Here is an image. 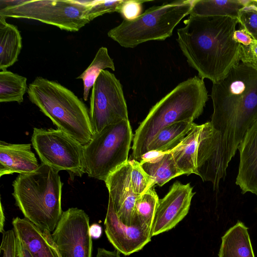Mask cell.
Masks as SVG:
<instances>
[{"label": "cell", "mask_w": 257, "mask_h": 257, "mask_svg": "<svg viewBox=\"0 0 257 257\" xmlns=\"http://www.w3.org/2000/svg\"><path fill=\"white\" fill-rule=\"evenodd\" d=\"M146 1L124 0L119 13L124 20H131L137 18L142 13V5Z\"/></svg>", "instance_id": "30"}, {"label": "cell", "mask_w": 257, "mask_h": 257, "mask_svg": "<svg viewBox=\"0 0 257 257\" xmlns=\"http://www.w3.org/2000/svg\"><path fill=\"white\" fill-rule=\"evenodd\" d=\"M254 8L256 11H257V5L256 4L254 5Z\"/></svg>", "instance_id": "36"}, {"label": "cell", "mask_w": 257, "mask_h": 257, "mask_svg": "<svg viewBox=\"0 0 257 257\" xmlns=\"http://www.w3.org/2000/svg\"><path fill=\"white\" fill-rule=\"evenodd\" d=\"M0 211V232L2 233L4 230V225L5 222V216L2 202H1Z\"/></svg>", "instance_id": "35"}, {"label": "cell", "mask_w": 257, "mask_h": 257, "mask_svg": "<svg viewBox=\"0 0 257 257\" xmlns=\"http://www.w3.org/2000/svg\"><path fill=\"white\" fill-rule=\"evenodd\" d=\"M12 225L16 234L25 244L33 257H60L53 241L51 232H43L25 217L14 218Z\"/></svg>", "instance_id": "15"}, {"label": "cell", "mask_w": 257, "mask_h": 257, "mask_svg": "<svg viewBox=\"0 0 257 257\" xmlns=\"http://www.w3.org/2000/svg\"><path fill=\"white\" fill-rule=\"evenodd\" d=\"M0 16L33 19L70 32L89 23L87 14L94 1H1Z\"/></svg>", "instance_id": "7"}, {"label": "cell", "mask_w": 257, "mask_h": 257, "mask_svg": "<svg viewBox=\"0 0 257 257\" xmlns=\"http://www.w3.org/2000/svg\"><path fill=\"white\" fill-rule=\"evenodd\" d=\"M252 4L241 9L237 20L242 28L245 29L255 40H257V11Z\"/></svg>", "instance_id": "27"}, {"label": "cell", "mask_w": 257, "mask_h": 257, "mask_svg": "<svg viewBox=\"0 0 257 257\" xmlns=\"http://www.w3.org/2000/svg\"><path fill=\"white\" fill-rule=\"evenodd\" d=\"M140 164L155 185L159 186H162L175 177L184 175L177 167L171 152L142 159Z\"/></svg>", "instance_id": "19"}, {"label": "cell", "mask_w": 257, "mask_h": 257, "mask_svg": "<svg viewBox=\"0 0 257 257\" xmlns=\"http://www.w3.org/2000/svg\"><path fill=\"white\" fill-rule=\"evenodd\" d=\"M12 185L15 204L24 217L43 232H53L63 212L58 172L41 163L35 171L19 174Z\"/></svg>", "instance_id": "3"}, {"label": "cell", "mask_w": 257, "mask_h": 257, "mask_svg": "<svg viewBox=\"0 0 257 257\" xmlns=\"http://www.w3.org/2000/svg\"><path fill=\"white\" fill-rule=\"evenodd\" d=\"M131 169L128 161L111 173L104 182L119 221L125 225L140 226L134 218L135 205L140 195L132 188Z\"/></svg>", "instance_id": "13"}, {"label": "cell", "mask_w": 257, "mask_h": 257, "mask_svg": "<svg viewBox=\"0 0 257 257\" xmlns=\"http://www.w3.org/2000/svg\"><path fill=\"white\" fill-rule=\"evenodd\" d=\"M193 1L178 0L154 6L136 19L123 20L110 29L107 35L126 48H133L150 41H164L174 28L190 15Z\"/></svg>", "instance_id": "5"}, {"label": "cell", "mask_w": 257, "mask_h": 257, "mask_svg": "<svg viewBox=\"0 0 257 257\" xmlns=\"http://www.w3.org/2000/svg\"><path fill=\"white\" fill-rule=\"evenodd\" d=\"M27 78L6 70L0 72V102H17L24 100L27 91Z\"/></svg>", "instance_id": "23"}, {"label": "cell", "mask_w": 257, "mask_h": 257, "mask_svg": "<svg viewBox=\"0 0 257 257\" xmlns=\"http://www.w3.org/2000/svg\"><path fill=\"white\" fill-rule=\"evenodd\" d=\"M89 218L82 209L69 208L62 212L51 233L60 257H92Z\"/></svg>", "instance_id": "10"}, {"label": "cell", "mask_w": 257, "mask_h": 257, "mask_svg": "<svg viewBox=\"0 0 257 257\" xmlns=\"http://www.w3.org/2000/svg\"><path fill=\"white\" fill-rule=\"evenodd\" d=\"M37 159L30 144L0 142V176L15 173L27 174L36 170Z\"/></svg>", "instance_id": "16"}, {"label": "cell", "mask_w": 257, "mask_h": 257, "mask_svg": "<svg viewBox=\"0 0 257 257\" xmlns=\"http://www.w3.org/2000/svg\"><path fill=\"white\" fill-rule=\"evenodd\" d=\"M2 233L0 250L2 257H19L17 239L14 229L4 230Z\"/></svg>", "instance_id": "29"}, {"label": "cell", "mask_w": 257, "mask_h": 257, "mask_svg": "<svg viewBox=\"0 0 257 257\" xmlns=\"http://www.w3.org/2000/svg\"><path fill=\"white\" fill-rule=\"evenodd\" d=\"M195 192L190 183L175 182L159 199L151 228L152 237L172 229L188 214Z\"/></svg>", "instance_id": "11"}, {"label": "cell", "mask_w": 257, "mask_h": 257, "mask_svg": "<svg viewBox=\"0 0 257 257\" xmlns=\"http://www.w3.org/2000/svg\"><path fill=\"white\" fill-rule=\"evenodd\" d=\"M90 234L92 238L98 239L102 234L101 226L97 223H93L90 226Z\"/></svg>", "instance_id": "34"}, {"label": "cell", "mask_w": 257, "mask_h": 257, "mask_svg": "<svg viewBox=\"0 0 257 257\" xmlns=\"http://www.w3.org/2000/svg\"><path fill=\"white\" fill-rule=\"evenodd\" d=\"M33 147L42 163L55 171H66L72 176L85 173L83 145L59 129L35 127Z\"/></svg>", "instance_id": "8"}, {"label": "cell", "mask_w": 257, "mask_h": 257, "mask_svg": "<svg viewBox=\"0 0 257 257\" xmlns=\"http://www.w3.org/2000/svg\"><path fill=\"white\" fill-rule=\"evenodd\" d=\"M30 101L59 129L82 145L94 135L87 107L72 91L61 84L41 76L29 84Z\"/></svg>", "instance_id": "4"}, {"label": "cell", "mask_w": 257, "mask_h": 257, "mask_svg": "<svg viewBox=\"0 0 257 257\" xmlns=\"http://www.w3.org/2000/svg\"><path fill=\"white\" fill-rule=\"evenodd\" d=\"M208 100L205 83L199 76L178 84L151 108L137 129L133 139V159L139 161L148 154L150 143L164 127L198 118Z\"/></svg>", "instance_id": "2"}, {"label": "cell", "mask_w": 257, "mask_h": 257, "mask_svg": "<svg viewBox=\"0 0 257 257\" xmlns=\"http://www.w3.org/2000/svg\"><path fill=\"white\" fill-rule=\"evenodd\" d=\"M248 227L240 221L221 237L218 257H255Z\"/></svg>", "instance_id": "17"}, {"label": "cell", "mask_w": 257, "mask_h": 257, "mask_svg": "<svg viewBox=\"0 0 257 257\" xmlns=\"http://www.w3.org/2000/svg\"><path fill=\"white\" fill-rule=\"evenodd\" d=\"M159 199L154 186L139 196L134 214L136 222L139 226L151 230Z\"/></svg>", "instance_id": "25"}, {"label": "cell", "mask_w": 257, "mask_h": 257, "mask_svg": "<svg viewBox=\"0 0 257 257\" xmlns=\"http://www.w3.org/2000/svg\"><path fill=\"white\" fill-rule=\"evenodd\" d=\"M240 61L249 64L257 69V40L248 46L241 45Z\"/></svg>", "instance_id": "31"}, {"label": "cell", "mask_w": 257, "mask_h": 257, "mask_svg": "<svg viewBox=\"0 0 257 257\" xmlns=\"http://www.w3.org/2000/svg\"><path fill=\"white\" fill-rule=\"evenodd\" d=\"M238 150L239 164L235 184L241 193L257 195V119L248 130Z\"/></svg>", "instance_id": "14"}, {"label": "cell", "mask_w": 257, "mask_h": 257, "mask_svg": "<svg viewBox=\"0 0 257 257\" xmlns=\"http://www.w3.org/2000/svg\"><path fill=\"white\" fill-rule=\"evenodd\" d=\"M194 124L193 121H184L164 127L150 143L148 153L171 151L181 142Z\"/></svg>", "instance_id": "21"}, {"label": "cell", "mask_w": 257, "mask_h": 257, "mask_svg": "<svg viewBox=\"0 0 257 257\" xmlns=\"http://www.w3.org/2000/svg\"><path fill=\"white\" fill-rule=\"evenodd\" d=\"M130 162L132 186L135 193L140 195L155 185L152 178L142 169L138 161L132 159Z\"/></svg>", "instance_id": "26"}, {"label": "cell", "mask_w": 257, "mask_h": 257, "mask_svg": "<svg viewBox=\"0 0 257 257\" xmlns=\"http://www.w3.org/2000/svg\"><path fill=\"white\" fill-rule=\"evenodd\" d=\"M110 68L115 70L113 59L109 56L106 47H101L97 51L90 65L77 79H81L83 84V99L87 101L90 90L102 70Z\"/></svg>", "instance_id": "24"}, {"label": "cell", "mask_w": 257, "mask_h": 257, "mask_svg": "<svg viewBox=\"0 0 257 257\" xmlns=\"http://www.w3.org/2000/svg\"><path fill=\"white\" fill-rule=\"evenodd\" d=\"M203 125L194 124L181 142L171 152L178 168L189 175L196 173L198 149Z\"/></svg>", "instance_id": "18"}, {"label": "cell", "mask_w": 257, "mask_h": 257, "mask_svg": "<svg viewBox=\"0 0 257 257\" xmlns=\"http://www.w3.org/2000/svg\"><path fill=\"white\" fill-rule=\"evenodd\" d=\"M124 1H94L93 4L87 12V16L89 21L90 22L96 17L106 13H119Z\"/></svg>", "instance_id": "28"}, {"label": "cell", "mask_w": 257, "mask_h": 257, "mask_svg": "<svg viewBox=\"0 0 257 257\" xmlns=\"http://www.w3.org/2000/svg\"><path fill=\"white\" fill-rule=\"evenodd\" d=\"M244 7L239 0L193 1L190 15L200 17H230L237 18Z\"/></svg>", "instance_id": "22"}, {"label": "cell", "mask_w": 257, "mask_h": 257, "mask_svg": "<svg viewBox=\"0 0 257 257\" xmlns=\"http://www.w3.org/2000/svg\"><path fill=\"white\" fill-rule=\"evenodd\" d=\"M133 133L128 120L108 125L83 146L85 173L105 181L127 159Z\"/></svg>", "instance_id": "6"}, {"label": "cell", "mask_w": 257, "mask_h": 257, "mask_svg": "<svg viewBox=\"0 0 257 257\" xmlns=\"http://www.w3.org/2000/svg\"><path fill=\"white\" fill-rule=\"evenodd\" d=\"M104 225L108 241L116 250L125 255L140 251L151 241V229L125 225L119 221L109 197Z\"/></svg>", "instance_id": "12"}, {"label": "cell", "mask_w": 257, "mask_h": 257, "mask_svg": "<svg viewBox=\"0 0 257 257\" xmlns=\"http://www.w3.org/2000/svg\"><path fill=\"white\" fill-rule=\"evenodd\" d=\"M120 253L116 249L110 251L104 248H98L95 257H121Z\"/></svg>", "instance_id": "33"}, {"label": "cell", "mask_w": 257, "mask_h": 257, "mask_svg": "<svg viewBox=\"0 0 257 257\" xmlns=\"http://www.w3.org/2000/svg\"><path fill=\"white\" fill-rule=\"evenodd\" d=\"M22 39L17 27L0 16V70L4 71L18 60L22 47Z\"/></svg>", "instance_id": "20"}, {"label": "cell", "mask_w": 257, "mask_h": 257, "mask_svg": "<svg viewBox=\"0 0 257 257\" xmlns=\"http://www.w3.org/2000/svg\"><path fill=\"white\" fill-rule=\"evenodd\" d=\"M233 38L237 43L243 46H249L254 41L249 33L243 28L234 31Z\"/></svg>", "instance_id": "32"}, {"label": "cell", "mask_w": 257, "mask_h": 257, "mask_svg": "<svg viewBox=\"0 0 257 257\" xmlns=\"http://www.w3.org/2000/svg\"><path fill=\"white\" fill-rule=\"evenodd\" d=\"M89 113L94 134L108 125L128 120L122 85L108 70L101 72L92 88Z\"/></svg>", "instance_id": "9"}, {"label": "cell", "mask_w": 257, "mask_h": 257, "mask_svg": "<svg viewBox=\"0 0 257 257\" xmlns=\"http://www.w3.org/2000/svg\"><path fill=\"white\" fill-rule=\"evenodd\" d=\"M254 3L257 5V0H253Z\"/></svg>", "instance_id": "37"}, {"label": "cell", "mask_w": 257, "mask_h": 257, "mask_svg": "<svg viewBox=\"0 0 257 257\" xmlns=\"http://www.w3.org/2000/svg\"><path fill=\"white\" fill-rule=\"evenodd\" d=\"M176 41L188 65L213 83L239 63L241 45L233 38L237 18L190 15Z\"/></svg>", "instance_id": "1"}]
</instances>
